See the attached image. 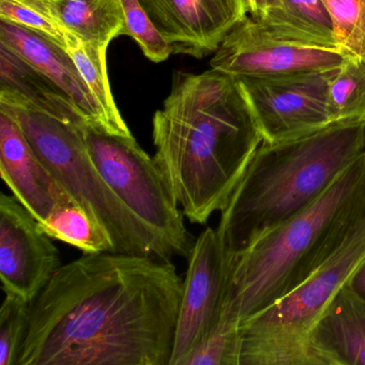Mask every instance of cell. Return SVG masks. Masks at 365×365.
<instances>
[{"label":"cell","instance_id":"cell-11","mask_svg":"<svg viewBox=\"0 0 365 365\" xmlns=\"http://www.w3.org/2000/svg\"><path fill=\"white\" fill-rule=\"evenodd\" d=\"M61 267V253L35 217L0 195V279L4 292L33 302Z\"/></svg>","mask_w":365,"mask_h":365},{"label":"cell","instance_id":"cell-14","mask_svg":"<svg viewBox=\"0 0 365 365\" xmlns=\"http://www.w3.org/2000/svg\"><path fill=\"white\" fill-rule=\"evenodd\" d=\"M0 44L50 78L67 96L88 127L106 133L101 112L67 51L39 34L1 20Z\"/></svg>","mask_w":365,"mask_h":365},{"label":"cell","instance_id":"cell-4","mask_svg":"<svg viewBox=\"0 0 365 365\" xmlns=\"http://www.w3.org/2000/svg\"><path fill=\"white\" fill-rule=\"evenodd\" d=\"M365 213V153L309 206L234 260L222 319L240 324L298 287Z\"/></svg>","mask_w":365,"mask_h":365},{"label":"cell","instance_id":"cell-2","mask_svg":"<svg viewBox=\"0 0 365 365\" xmlns=\"http://www.w3.org/2000/svg\"><path fill=\"white\" fill-rule=\"evenodd\" d=\"M153 138L155 162L194 224L225 209L264 142L239 81L215 69L174 74Z\"/></svg>","mask_w":365,"mask_h":365},{"label":"cell","instance_id":"cell-10","mask_svg":"<svg viewBox=\"0 0 365 365\" xmlns=\"http://www.w3.org/2000/svg\"><path fill=\"white\" fill-rule=\"evenodd\" d=\"M350 57L341 50L307 48L284 41L247 16L224 38L211 58L210 67L236 78H260L337 69Z\"/></svg>","mask_w":365,"mask_h":365},{"label":"cell","instance_id":"cell-26","mask_svg":"<svg viewBox=\"0 0 365 365\" xmlns=\"http://www.w3.org/2000/svg\"><path fill=\"white\" fill-rule=\"evenodd\" d=\"M0 20L43 36L46 39L67 48V31L16 0H0Z\"/></svg>","mask_w":365,"mask_h":365},{"label":"cell","instance_id":"cell-20","mask_svg":"<svg viewBox=\"0 0 365 365\" xmlns=\"http://www.w3.org/2000/svg\"><path fill=\"white\" fill-rule=\"evenodd\" d=\"M39 224L51 238L78 247L84 253L115 252L112 238L101 222L76 200L55 209Z\"/></svg>","mask_w":365,"mask_h":365},{"label":"cell","instance_id":"cell-18","mask_svg":"<svg viewBox=\"0 0 365 365\" xmlns=\"http://www.w3.org/2000/svg\"><path fill=\"white\" fill-rule=\"evenodd\" d=\"M0 89L16 93L58 118L85 121L67 96L50 78L3 44H0Z\"/></svg>","mask_w":365,"mask_h":365},{"label":"cell","instance_id":"cell-3","mask_svg":"<svg viewBox=\"0 0 365 365\" xmlns=\"http://www.w3.org/2000/svg\"><path fill=\"white\" fill-rule=\"evenodd\" d=\"M365 153V119L334 121L258 147L217 232L232 259L316 200Z\"/></svg>","mask_w":365,"mask_h":365},{"label":"cell","instance_id":"cell-9","mask_svg":"<svg viewBox=\"0 0 365 365\" xmlns=\"http://www.w3.org/2000/svg\"><path fill=\"white\" fill-rule=\"evenodd\" d=\"M232 264L217 230L206 228L189 255L170 365L182 364L221 322Z\"/></svg>","mask_w":365,"mask_h":365},{"label":"cell","instance_id":"cell-7","mask_svg":"<svg viewBox=\"0 0 365 365\" xmlns=\"http://www.w3.org/2000/svg\"><path fill=\"white\" fill-rule=\"evenodd\" d=\"M87 149L117 197L163 241L172 257H189L194 242L183 212L160 170L134 136L85 129Z\"/></svg>","mask_w":365,"mask_h":365},{"label":"cell","instance_id":"cell-25","mask_svg":"<svg viewBox=\"0 0 365 365\" xmlns=\"http://www.w3.org/2000/svg\"><path fill=\"white\" fill-rule=\"evenodd\" d=\"M239 324L221 319L215 330L200 344L181 365H239Z\"/></svg>","mask_w":365,"mask_h":365},{"label":"cell","instance_id":"cell-17","mask_svg":"<svg viewBox=\"0 0 365 365\" xmlns=\"http://www.w3.org/2000/svg\"><path fill=\"white\" fill-rule=\"evenodd\" d=\"M257 22L284 41L307 48L341 50L322 0H283L282 8Z\"/></svg>","mask_w":365,"mask_h":365},{"label":"cell","instance_id":"cell-21","mask_svg":"<svg viewBox=\"0 0 365 365\" xmlns=\"http://www.w3.org/2000/svg\"><path fill=\"white\" fill-rule=\"evenodd\" d=\"M331 121L365 119V61L351 56L329 82Z\"/></svg>","mask_w":365,"mask_h":365},{"label":"cell","instance_id":"cell-28","mask_svg":"<svg viewBox=\"0 0 365 365\" xmlns=\"http://www.w3.org/2000/svg\"><path fill=\"white\" fill-rule=\"evenodd\" d=\"M350 289L358 294L361 299L365 300V260L361 264V266L356 269V272L352 275L348 283Z\"/></svg>","mask_w":365,"mask_h":365},{"label":"cell","instance_id":"cell-13","mask_svg":"<svg viewBox=\"0 0 365 365\" xmlns=\"http://www.w3.org/2000/svg\"><path fill=\"white\" fill-rule=\"evenodd\" d=\"M0 173L14 197L38 222L74 200L34 150L19 123L1 110Z\"/></svg>","mask_w":365,"mask_h":365},{"label":"cell","instance_id":"cell-27","mask_svg":"<svg viewBox=\"0 0 365 365\" xmlns=\"http://www.w3.org/2000/svg\"><path fill=\"white\" fill-rule=\"evenodd\" d=\"M241 4L247 16L259 21L282 8L283 0H241Z\"/></svg>","mask_w":365,"mask_h":365},{"label":"cell","instance_id":"cell-15","mask_svg":"<svg viewBox=\"0 0 365 365\" xmlns=\"http://www.w3.org/2000/svg\"><path fill=\"white\" fill-rule=\"evenodd\" d=\"M315 365H365V300L344 286L311 334Z\"/></svg>","mask_w":365,"mask_h":365},{"label":"cell","instance_id":"cell-5","mask_svg":"<svg viewBox=\"0 0 365 365\" xmlns=\"http://www.w3.org/2000/svg\"><path fill=\"white\" fill-rule=\"evenodd\" d=\"M0 110L11 116L40 159L70 195L106 227L117 253L172 259L163 241L110 190L93 163L83 120H65L0 89Z\"/></svg>","mask_w":365,"mask_h":365},{"label":"cell","instance_id":"cell-12","mask_svg":"<svg viewBox=\"0 0 365 365\" xmlns=\"http://www.w3.org/2000/svg\"><path fill=\"white\" fill-rule=\"evenodd\" d=\"M175 54L202 58L247 18L241 0H138Z\"/></svg>","mask_w":365,"mask_h":365},{"label":"cell","instance_id":"cell-6","mask_svg":"<svg viewBox=\"0 0 365 365\" xmlns=\"http://www.w3.org/2000/svg\"><path fill=\"white\" fill-rule=\"evenodd\" d=\"M365 260V213L345 240L298 287L239 324V365H315L314 327Z\"/></svg>","mask_w":365,"mask_h":365},{"label":"cell","instance_id":"cell-19","mask_svg":"<svg viewBox=\"0 0 365 365\" xmlns=\"http://www.w3.org/2000/svg\"><path fill=\"white\" fill-rule=\"evenodd\" d=\"M67 51L78 67L95 99L106 125V133L112 135L132 136L131 131L121 116L113 97L106 68V50L76 37L67 31Z\"/></svg>","mask_w":365,"mask_h":365},{"label":"cell","instance_id":"cell-22","mask_svg":"<svg viewBox=\"0 0 365 365\" xmlns=\"http://www.w3.org/2000/svg\"><path fill=\"white\" fill-rule=\"evenodd\" d=\"M339 48L365 61V0H322Z\"/></svg>","mask_w":365,"mask_h":365},{"label":"cell","instance_id":"cell-24","mask_svg":"<svg viewBox=\"0 0 365 365\" xmlns=\"http://www.w3.org/2000/svg\"><path fill=\"white\" fill-rule=\"evenodd\" d=\"M125 25L121 36H129L153 63L165 61L174 53L173 46L164 39L138 0H121Z\"/></svg>","mask_w":365,"mask_h":365},{"label":"cell","instance_id":"cell-23","mask_svg":"<svg viewBox=\"0 0 365 365\" xmlns=\"http://www.w3.org/2000/svg\"><path fill=\"white\" fill-rule=\"evenodd\" d=\"M31 302L11 292L0 309V365H18L26 339Z\"/></svg>","mask_w":365,"mask_h":365},{"label":"cell","instance_id":"cell-1","mask_svg":"<svg viewBox=\"0 0 365 365\" xmlns=\"http://www.w3.org/2000/svg\"><path fill=\"white\" fill-rule=\"evenodd\" d=\"M170 260L84 253L31 302L18 365H170L182 294Z\"/></svg>","mask_w":365,"mask_h":365},{"label":"cell","instance_id":"cell-8","mask_svg":"<svg viewBox=\"0 0 365 365\" xmlns=\"http://www.w3.org/2000/svg\"><path fill=\"white\" fill-rule=\"evenodd\" d=\"M339 69L237 78L264 142L289 140L332 123L327 93Z\"/></svg>","mask_w":365,"mask_h":365},{"label":"cell","instance_id":"cell-16","mask_svg":"<svg viewBox=\"0 0 365 365\" xmlns=\"http://www.w3.org/2000/svg\"><path fill=\"white\" fill-rule=\"evenodd\" d=\"M86 43L108 48L125 25L121 0H16Z\"/></svg>","mask_w":365,"mask_h":365}]
</instances>
